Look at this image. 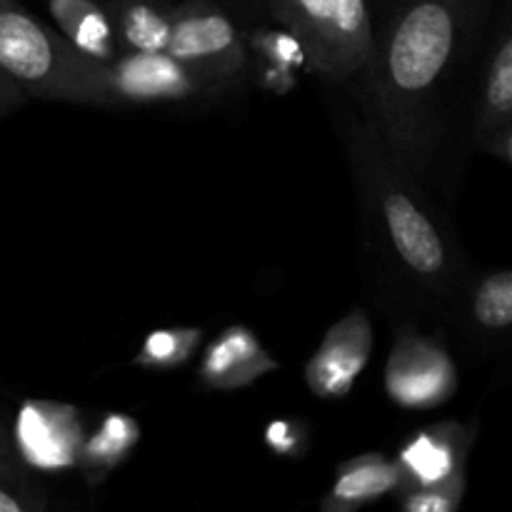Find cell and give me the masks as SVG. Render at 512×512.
Returning <instances> with one entry per match:
<instances>
[{"instance_id":"obj_4","label":"cell","mask_w":512,"mask_h":512,"mask_svg":"<svg viewBox=\"0 0 512 512\" xmlns=\"http://www.w3.org/2000/svg\"><path fill=\"white\" fill-rule=\"evenodd\" d=\"M265 13L300 40L310 73L325 85L348 88L373 55V0H265Z\"/></svg>"},{"instance_id":"obj_2","label":"cell","mask_w":512,"mask_h":512,"mask_svg":"<svg viewBox=\"0 0 512 512\" xmlns=\"http://www.w3.org/2000/svg\"><path fill=\"white\" fill-rule=\"evenodd\" d=\"M330 105L358 203L363 253L375 288L398 315L410 310L450 318L470 275L450 215L435 190L413 173L338 85Z\"/></svg>"},{"instance_id":"obj_21","label":"cell","mask_w":512,"mask_h":512,"mask_svg":"<svg viewBox=\"0 0 512 512\" xmlns=\"http://www.w3.org/2000/svg\"><path fill=\"white\" fill-rule=\"evenodd\" d=\"M465 488H468V478L465 473H458L440 483L398 493L400 508L405 512H455L463 503Z\"/></svg>"},{"instance_id":"obj_8","label":"cell","mask_w":512,"mask_h":512,"mask_svg":"<svg viewBox=\"0 0 512 512\" xmlns=\"http://www.w3.org/2000/svg\"><path fill=\"white\" fill-rule=\"evenodd\" d=\"M10 438L18 458L33 473L75 470L85 438L83 415L58 400H25L15 415V433Z\"/></svg>"},{"instance_id":"obj_22","label":"cell","mask_w":512,"mask_h":512,"mask_svg":"<svg viewBox=\"0 0 512 512\" xmlns=\"http://www.w3.org/2000/svg\"><path fill=\"white\" fill-rule=\"evenodd\" d=\"M265 445L280 458H303L310 448V430L300 420H273L265 428Z\"/></svg>"},{"instance_id":"obj_7","label":"cell","mask_w":512,"mask_h":512,"mask_svg":"<svg viewBox=\"0 0 512 512\" xmlns=\"http://www.w3.org/2000/svg\"><path fill=\"white\" fill-rule=\"evenodd\" d=\"M473 150L488 153L500 163H512V15L503 0L490 30L475 98Z\"/></svg>"},{"instance_id":"obj_24","label":"cell","mask_w":512,"mask_h":512,"mask_svg":"<svg viewBox=\"0 0 512 512\" xmlns=\"http://www.w3.org/2000/svg\"><path fill=\"white\" fill-rule=\"evenodd\" d=\"M25 100H28V95L0 70V120L13 113V110H18Z\"/></svg>"},{"instance_id":"obj_6","label":"cell","mask_w":512,"mask_h":512,"mask_svg":"<svg viewBox=\"0 0 512 512\" xmlns=\"http://www.w3.org/2000/svg\"><path fill=\"white\" fill-rule=\"evenodd\" d=\"M385 395L400 410H435L458 393V368L443 335L423 333L400 315L383 373Z\"/></svg>"},{"instance_id":"obj_26","label":"cell","mask_w":512,"mask_h":512,"mask_svg":"<svg viewBox=\"0 0 512 512\" xmlns=\"http://www.w3.org/2000/svg\"><path fill=\"white\" fill-rule=\"evenodd\" d=\"M98 3H103L105 8H108L110 13H113V8H115V3H118V0H98Z\"/></svg>"},{"instance_id":"obj_11","label":"cell","mask_w":512,"mask_h":512,"mask_svg":"<svg viewBox=\"0 0 512 512\" xmlns=\"http://www.w3.org/2000/svg\"><path fill=\"white\" fill-rule=\"evenodd\" d=\"M473 443L475 430L458 420H440L418 430L393 458L400 473V485L395 493L423 488L465 473Z\"/></svg>"},{"instance_id":"obj_18","label":"cell","mask_w":512,"mask_h":512,"mask_svg":"<svg viewBox=\"0 0 512 512\" xmlns=\"http://www.w3.org/2000/svg\"><path fill=\"white\" fill-rule=\"evenodd\" d=\"M113 20L123 53H160L173 28V0H118Z\"/></svg>"},{"instance_id":"obj_9","label":"cell","mask_w":512,"mask_h":512,"mask_svg":"<svg viewBox=\"0 0 512 512\" xmlns=\"http://www.w3.org/2000/svg\"><path fill=\"white\" fill-rule=\"evenodd\" d=\"M110 85L125 105H183L220 98L203 78L170 53H123L108 65Z\"/></svg>"},{"instance_id":"obj_14","label":"cell","mask_w":512,"mask_h":512,"mask_svg":"<svg viewBox=\"0 0 512 512\" xmlns=\"http://www.w3.org/2000/svg\"><path fill=\"white\" fill-rule=\"evenodd\" d=\"M245 45H248V80L260 83L268 93H290L298 83V75L310 70L300 40L270 20L245 28Z\"/></svg>"},{"instance_id":"obj_12","label":"cell","mask_w":512,"mask_h":512,"mask_svg":"<svg viewBox=\"0 0 512 512\" xmlns=\"http://www.w3.org/2000/svg\"><path fill=\"white\" fill-rule=\"evenodd\" d=\"M448 320L470 343L483 350H495L498 343H508L512 328L510 270L500 268L485 273L470 270Z\"/></svg>"},{"instance_id":"obj_10","label":"cell","mask_w":512,"mask_h":512,"mask_svg":"<svg viewBox=\"0 0 512 512\" xmlns=\"http://www.w3.org/2000/svg\"><path fill=\"white\" fill-rule=\"evenodd\" d=\"M373 320L363 308H350L328 328L313 358L305 363V385L320 400H343L373 358Z\"/></svg>"},{"instance_id":"obj_13","label":"cell","mask_w":512,"mask_h":512,"mask_svg":"<svg viewBox=\"0 0 512 512\" xmlns=\"http://www.w3.org/2000/svg\"><path fill=\"white\" fill-rule=\"evenodd\" d=\"M275 370H280V363L263 348L255 330L230 325L205 348L198 380L213 393H238Z\"/></svg>"},{"instance_id":"obj_20","label":"cell","mask_w":512,"mask_h":512,"mask_svg":"<svg viewBox=\"0 0 512 512\" xmlns=\"http://www.w3.org/2000/svg\"><path fill=\"white\" fill-rule=\"evenodd\" d=\"M48 493L25 463H0V512H43Z\"/></svg>"},{"instance_id":"obj_1","label":"cell","mask_w":512,"mask_h":512,"mask_svg":"<svg viewBox=\"0 0 512 512\" xmlns=\"http://www.w3.org/2000/svg\"><path fill=\"white\" fill-rule=\"evenodd\" d=\"M503 0H385L350 98L433 190L453 193L473 148L475 98Z\"/></svg>"},{"instance_id":"obj_3","label":"cell","mask_w":512,"mask_h":512,"mask_svg":"<svg viewBox=\"0 0 512 512\" xmlns=\"http://www.w3.org/2000/svg\"><path fill=\"white\" fill-rule=\"evenodd\" d=\"M0 70L33 98L120 108L108 65L78 53L18 0H0Z\"/></svg>"},{"instance_id":"obj_23","label":"cell","mask_w":512,"mask_h":512,"mask_svg":"<svg viewBox=\"0 0 512 512\" xmlns=\"http://www.w3.org/2000/svg\"><path fill=\"white\" fill-rule=\"evenodd\" d=\"M235 20L245 28L258 23H268V13H265V0H218Z\"/></svg>"},{"instance_id":"obj_19","label":"cell","mask_w":512,"mask_h":512,"mask_svg":"<svg viewBox=\"0 0 512 512\" xmlns=\"http://www.w3.org/2000/svg\"><path fill=\"white\" fill-rule=\"evenodd\" d=\"M203 340L200 328H160L150 330L135 353L133 365L148 373H170L188 363Z\"/></svg>"},{"instance_id":"obj_5","label":"cell","mask_w":512,"mask_h":512,"mask_svg":"<svg viewBox=\"0 0 512 512\" xmlns=\"http://www.w3.org/2000/svg\"><path fill=\"white\" fill-rule=\"evenodd\" d=\"M165 53L203 78L218 95L248 83L245 30L218 0L173 3V28Z\"/></svg>"},{"instance_id":"obj_17","label":"cell","mask_w":512,"mask_h":512,"mask_svg":"<svg viewBox=\"0 0 512 512\" xmlns=\"http://www.w3.org/2000/svg\"><path fill=\"white\" fill-rule=\"evenodd\" d=\"M140 440V425L128 413H105L93 430H85L78 455V470L88 488L105 483L133 455Z\"/></svg>"},{"instance_id":"obj_27","label":"cell","mask_w":512,"mask_h":512,"mask_svg":"<svg viewBox=\"0 0 512 512\" xmlns=\"http://www.w3.org/2000/svg\"><path fill=\"white\" fill-rule=\"evenodd\" d=\"M383 3H385V0H383Z\"/></svg>"},{"instance_id":"obj_15","label":"cell","mask_w":512,"mask_h":512,"mask_svg":"<svg viewBox=\"0 0 512 512\" xmlns=\"http://www.w3.org/2000/svg\"><path fill=\"white\" fill-rule=\"evenodd\" d=\"M53 28L78 53L110 65L123 55L113 13L98 0H45Z\"/></svg>"},{"instance_id":"obj_25","label":"cell","mask_w":512,"mask_h":512,"mask_svg":"<svg viewBox=\"0 0 512 512\" xmlns=\"http://www.w3.org/2000/svg\"><path fill=\"white\" fill-rule=\"evenodd\" d=\"M18 458V453H15V445H13V438H10V433L5 430V425L0 423V463H15ZM23 463V460H20Z\"/></svg>"},{"instance_id":"obj_16","label":"cell","mask_w":512,"mask_h":512,"mask_svg":"<svg viewBox=\"0 0 512 512\" xmlns=\"http://www.w3.org/2000/svg\"><path fill=\"white\" fill-rule=\"evenodd\" d=\"M400 473L395 460L383 453H360L348 458L335 470L333 485L320 500L323 512H355L370 503H378L385 495L395 493Z\"/></svg>"}]
</instances>
